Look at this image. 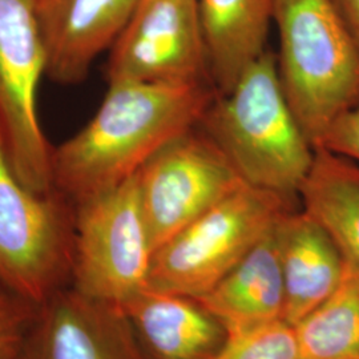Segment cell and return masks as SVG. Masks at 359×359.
Instances as JSON below:
<instances>
[{"mask_svg":"<svg viewBox=\"0 0 359 359\" xmlns=\"http://www.w3.org/2000/svg\"><path fill=\"white\" fill-rule=\"evenodd\" d=\"M298 200L301 209L332 237L347 274L359 278V165L322 147L316 148Z\"/></svg>","mask_w":359,"mask_h":359,"instance_id":"16","label":"cell"},{"mask_svg":"<svg viewBox=\"0 0 359 359\" xmlns=\"http://www.w3.org/2000/svg\"><path fill=\"white\" fill-rule=\"evenodd\" d=\"M123 309L147 359H212L229 338L224 325L189 295L147 287Z\"/></svg>","mask_w":359,"mask_h":359,"instance_id":"12","label":"cell"},{"mask_svg":"<svg viewBox=\"0 0 359 359\" xmlns=\"http://www.w3.org/2000/svg\"><path fill=\"white\" fill-rule=\"evenodd\" d=\"M200 129L246 185L295 203L316 148L283 93L276 55L266 51L225 95H216Z\"/></svg>","mask_w":359,"mask_h":359,"instance_id":"2","label":"cell"},{"mask_svg":"<svg viewBox=\"0 0 359 359\" xmlns=\"http://www.w3.org/2000/svg\"><path fill=\"white\" fill-rule=\"evenodd\" d=\"M293 329L299 359H359V278L346 274Z\"/></svg>","mask_w":359,"mask_h":359,"instance_id":"17","label":"cell"},{"mask_svg":"<svg viewBox=\"0 0 359 359\" xmlns=\"http://www.w3.org/2000/svg\"><path fill=\"white\" fill-rule=\"evenodd\" d=\"M283 93L314 148L359 103V52L330 0H274Z\"/></svg>","mask_w":359,"mask_h":359,"instance_id":"3","label":"cell"},{"mask_svg":"<svg viewBox=\"0 0 359 359\" xmlns=\"http://www.w3.org/2000/svg\"><path fill=\"white\" fill-rule=\"evenodd\" d=\"M23 359H147L121 306L71 286L41 304Z\"/></svg>","mask_w":359,"mask_h":359,"instance_id":"10","label":"cell"},{"mask_svg":"<svg viewBox=\"0 0 359 359\" xmlns=\"http://www.w3.org/2000/svg\"><path fill=\"white\" fill-rule=\"evenodd\" d=\"M40 1L0 0V132L15 175L34 192L50 193L53 149L38 116L46 75Z\"/></svg>","mask_w":359,"mask_h":359,"instance_id":"7","label":"cell"},{"mask_svg":"<svg viewBox=\"0 0 359 359\" xmlns=\"http://www.w3.org/2000/svg\"><path fill=\"white\" fill-rule=\"evenodd\" d=\"M97 112L52 151V185L75 205L133 177L165 144L201 121L209 83L111 81Z\"/></svg>","mask_w":359,"mask_h":359,"instance_id":"1","label":"cell"},{"mask_svg":"<svg viewBox=\"0 0 359 359\" xmlns=\"http://www.w3.org/2000/svg\"><path fill=\"white\" fill-rule=\"evenodd\" d=\"M320 147L359 165V103L334 123Z\"/></svg>","mask_w":359,"mask_h":359,"instance_id":"20","label":"cell"},{"mask_svg":"<svg viewBox=\"0 0 359 359\" xmlns=\"http://www.w3.org/2000/svg\"><path fill=\"white\" fill-rule=\"evenodd\" d=\"M209 80L225 95L266 50L274 0H197Z\"/></svg>","mask_w":359,"mask_h":359,"instance_id":"15","label":"cell"},{"mask_svg":"<svg viewBox=\"0 0 359 359\" xmlns=\"http://www.w3.org/2000/svg\"><path fill=\"white\" fill-rule=\"evenodd\" d=\"M41 305L0 281V359H23Z\"/></svg>","mask_w":359,"mask_h":359,"instance_id":"19","label":"cell"},{"mask_svg":"<svg viewBox=\"0 0 359 359\" xmlns=\"http://www.w3.org/2000/svg\"><path fill=\"white\" fill-rule=\"evenodd\" d=\"M76 206L15 175L0 132V281L44 304L71 285Z\"/></svg>","mask_w":359,"mask_h":359,"instance_id":"5","label":"cell"},{"mask_svg":"<svg viewBox=\"0 0 359 359\" xmlns=\"http://www.w3.org/2000/svg\"><path fill=\"white\" fill-rule=\"evenodd\" d=\"M274 233L285 287L283 320L293 326L334 294L346 278V266L327 231L302 209L285 213Z\"/></svg>","mask_w":359,"mask_h":359,"instance_id":"13","label":"cell"},{"mask_svg":"<svg viewBox=\"0 0 359 359\" xmlns=\"http://www.w3.org/2000/svg\"><path fill=\"white\" fill-rule=\"evenodd\" d=\"M274 228L221 281L197 298L229 335L285 321V287Z\"/></svg>","mask_w":359,"mask_h":359,"instance_id":"14","label":"cell"},{"mask_svg":"<svg viewBox=\"0 0 359 359\" xmlns=\"http://www.w3.org/2000/svg\"><path fill=\"white\" fill-rule=\"evenodd\" d=\"M212 359H299L294 329L280 321L229 335Z\"/></svg>","mask_w":359,"mask_h":359,"instance_id":"18","label":"cell"},{"mask_svg":"<svg viewBox=\"0 0 359 359\" xmlns=\"http://www.w3.org/2000/svg\"><path fill=\"white\" fill-rule=\"evenodd\" d=\"M330 3L359 52V0H330Z\"/></svg>","mask_w":359,"mask_h":359,"instance_id":"21","label":"cell"},{"mask_svg":"<svg viewBox=\"0 0 359 359\" xmlns=\"http://www.w3.org/2000/svg\"><path fill=\"white\" fill-rule=\"evenodd\" d=\"M140 0H41L39 23L46 52V76L74 86L128 23Z\"/></svg>","mask_w":359,"mask_h":359,"instance_id":"11","label":"cell"},{"mask_svg":"<svg viewBox=\"0 0 359 359\" xmlns=\"http://www.w3.org/2000/svg\"><path fill=\"white\" fill-rule=\"evenodd\" d=\"M136 184L154 250L246 185L198 126L158 149L136 173Z\"/></svg>","mask_w":359,"mask_h":359,"instance_id":"8","label":"cell"},{"mask_svg":"<svg viewBox=\"0 0 359 359\" xmlns=\"http://www.w3.org/2000/svg\"><path fill=\"white\" fill-rule=\"evenodd\" d=\"M107 79L210 83L197 0H140L111 47Z\"/></svg>","mask_w":359,"mask_h":359,"instance_id":"9","label":"cell"},{"mask_svg":"<svg viewBox=\"0 0 359 359\" xmlns=\"http://www.w3.org/2000/svg\"><path fill=\"white\" fill-rule=\"evenodd\" d=\"M292 209L293 201L241 187L154 250L148 287L205 295Z\"/></svg>","mask_w":359,"mask_h":359,"instance_id":"4","label":"cell"},{"mask_svg":"<svg viewBox=\"0 0 359 359\" xmlns=\"http://www.w3.org/2000/svg\"><path fill=\"white\" fill-rule=\"evenodd\" d=\"M75 206L69 286L123 308L148 287L154 253L136 175Z\"/></svg>","mask_w":359,"mask_h":359,"instance_id":"6","label":"cell"}]
</instances>
